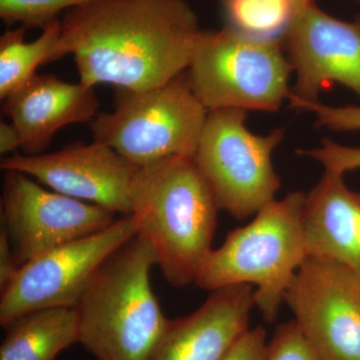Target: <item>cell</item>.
<instances>
[{"label":"cell","mask_w":360,"mask_h":360,"mask_svg":"<svg viewBox=\"0 0 360 360\" xmlns=\"http://www.w3.org/2000/svg\"><path fill=\"white\" fill-rule=\"evenodd\" d=\"M60 21L63 54L75 58L79 82L135 91L186 71L203 30L186 0H99Z\"/></svg>","instance_id":"cell-1"},{"label":"cell","mask_w":360,"mask_h":360,"mask_svg":"<svg viewBox=\"0 0 360 360\" xmlns=\"http://www.w3.org/2000/svg\"><path fill=\"white\" fill-rule=\"evenodd\" d=\"M217 200L193 158L175 156L141 167L131 189L139 233L155 250L168 283H195L212 252Z\"/></svg>","instance_id":"cell-2"},{"label":"cell","mask_w":360,"mask_h":360,"mask_svg":"<svg viewBox=\"0 0 360 360\" xmlns=\"http://www.w3.org/2000/svg\"><path fill=\"white\" fill-rule=\"evenodd\" d=\"M155 250L137 234L97 270L75 309L79 343L96 360H153L170 319L150 284Z\"/></svg>","instance_id":"cell-3"},{"label":"cell","mask_w":360,"mask_h":360,"mask_svg":"<svg viewBox=\"0 0 360 360\" xmlns=\"http://www.w3.org/2000/svg\"><path fill=\"white\" fill-rule=\"evenodd\" d=\"M305 198L302 191L288 193L265 205L245 226L229 232L224 245L208 255L194 283L210 291L253 284L255 307L267 323H274L291 279L307 257Z\"/></svg>","instance_id":"cell-4"},{"label":"cell","mask_w":360,"mask_h":360,"mask_svg":"<svg viewBox=\"0 0 360 360\" xmlns=\"http://www.w3.org/2000/svg\"><path fill=\"white\" fill-rule=\"evenodd\" d=\"M292 71L281 37H251L227 25L202 30L187 75L208 111L276 112L291 94Z\"/></svg>","instance_id":"cell-5"},{"label":"cell","mask_w":360,"mask_h":360,"mask_svg":"<svg viewBox=\"0 0 360 360\" xmlns=\"http://www.w3.org/2000/svg\"><path fill=\"white\" fill-rule=\"evenodd\" d=\"M115 108L90 122L94 141L115 149L136 167L175 156L193 158L208 110L187 70L153 89H116Z\"/></svg>","instance_id":"cell-6"},{"label":"cell","mask_w":360,"mask_h":360,"mask_svg":"<svg viewBox=\"0 0 360 360\" xmlns=\"http://www.w3.org/2000/svg\"><path fill=\"white\" fill-rule=\"evenodd\" d=\"M248 111H208L193 160L212 188L219 210L243 220L276 200L281 180L272 153L283 141L284 129L266 135L245 125Z\"/></svg>","instance_id":"cell-7"},{"label":"cell","mask_w":360,"mask_h":360,"mask_svg":"<svg viewBox=\"0 0 360 360\" xmlns=\"http://www.w3.org/2000/svg\"><path fill=\"white\" fill-rule=\"evenodd\" d=\"M139 233L134 215H123L103 231L54 248L21 266L1 290L2 328L37 310L75 307L97 270Z\"/></svg>","instance_id":"cell-8"},{"label":"cell","mask_w":360,"mask_h":360,"mask_svg":"<svg viewBox=\"0 0 360 360\" xmlns=\"http://www.w3.org/2000/svg\"><path fill=\"white\" fill-rule=\"evenodd\" d=\"M283 302L321 360H360V274L333 260L307 257Z\"/></svg>","instance_id":"cell-9"},{"label":"cell","mask_w":360,"mask_h":360,"mask_svg":"<svg viewBox=\"0 0 360 360\" xmlns=\"http://www.w3.org/2000/svg\"><path fill=\"white\" fill-rule=\"evenodd\" d=\"M1 219L20 267L116 220L110 210L46 191L18 170H4Z\"/></svg>","instance_id":"cell-10"},{"label":"cell","mask_w":360,"mask_h":360,"mask_svg":"<svg viewBox=\"0 0 360 360\" xmlns=\"http://www.w3.org/2000/svg\"><path fill=\"white\" fill-rule=\"evenodd\" d=\"M0 168L23 172L56 193L115 214H131L132 184L139 167L105 144L75 142L52 153H15L2 158Z\"/></svg>","instance_id":"cell-11"},{"label":"cell","mask_w":360,"mask_h":360,"mask_svg":"<svg viewBox=\"0 0 360 360\" xmlns=\"http://www.w3.org/2000/svg\"><path fill=\"white\" fill-rule=\"evenodd\" d=\"M281 39L296 73L291 94L317 101L321 91L340 84L360 97V18L338 20L311 1L296 9Z\"/></svg>","instance_id":"cell-12"},{"label":"cell","mask_w":360,"mask_h":360,"mask_svg":"<svg viewBox=\"0 0 360 360\" xmlns=\"http://www.w3.org/2000/svg\"><path fill=\"white\" fill-rule=\"evenodd\" d=\"M2 101L1 111L20 135L25 155H40L66 125L91 122L99 113L94 87L54 75H35Z\"/></svg>","instance_id":"cell-13"},{"label":"cell","mask_w":360,"mask_h":360,"mask_svg":"<svg viewBox=\"0 0 360 360\" xmlns=\"http://www.w3.org/2000/svg\"><path fill=\"white\" fill-rule=\"evenodd\" d=\"M255 288L236 284L212 291L186 317L170 319L153 360H222L250 329Z\"/></svg>","instance_id":"cell-14"},{"label":"cell","mask_w":360,"mask_h":360,"mask_svg":"<svg viewBox=\"0 0 360 360\" xmlns=\"http://www.w3.org/2000/svg\"><path fill=\"white\" fill-rule=\"evenodd\" d=\"M343 174L326 169L305 198L302 231L307 257L333 260L360 274V193Z\"/></svg>","instance_id":"cell-15"},{"label":"cell","mask_w":360,"mask_h":360,"mask_svg":"<svg viewBox=\"0 0 360 360\" xmlns=\"http://www.w3.org/2000/svg\"><path fill=\"white\" fill-rule=\"evenodd\" d=\"M0 360H56L63 350L79 343L75 307H51L23 315L6 328Z\"/></svg>","instance_id":"cell-16"},{"label":"cell","mask_w":360,"mask_h":360,"mask_svg":"<svg viewBox=\"0 0 360 360\" xmlns=\"http://www.w3.org/2000/svg\"><path fill=\"white\" fill-rule=\"evenodd\" d=\"M26 30L25 26L8 27L0 37L1 101L32 79L40 65L63 58L60 20L45 26L33 41L25 42Z\"/></svg>","instance_id":"cell-17"},{"label":"cell","mask_w":360,"mask_h":360,"mask_svg":"<svg viewBox=\"0 0 360 360\" xmlns=\"http://www.w3.org/2000/svg\"><path fill=\"white\" fill-rule=\"evenodd\" d=\"M229 25L239 32L262 37H281L295 13L292 0H225Z\"/></svg>","instance_id":"cell-18"},{"label":"cell","mask_w":360,"mask_h":360,"mask_svg":"<svg viewBox=\"0 0 360 360\" xmlns=\"http://www.w3.org/2000/svg\"><path fill=\"white\" fill-rule=\"evenodd\" d=\"M96 1L99 0H0V18L8 27L20 23L27 30H44L60 20V14Z\"/></svg>","instance_id":"cell-19"},{"label":"cell","mask_w":360,"mask_h":360,"mask_svg":"<svg viewBox=\"0 0 360 360\" xmlns=\"http://www.w3.org/2000/svg\"><path fill=\"white\" fill-rule=\"evenodd\" d=\"M292 110L307 111L315 116V125L333 131L360 130V106H329L321 101H303L291 94L288 97Z\"/></svg>","instance_id":"cell-20"},{"label":"cell","mask_w":360,"mask_h":360,"mask_svg":"<svg viewBox=\"0 0 360 360\" xmlns=\"http://www.w3.org/2000/svg\"><path fill=\"white\" fill-rule=\"evenodd\" d=\"M265 360H321L295 321L281 324L267 345Z\"/></svg>","instance_id":"cell-21"},{"label":"cell","mask_w":360,"mask_h":360,"mask_svg":"<svg viewBox=\"0 0 360 360\" xmlns=\"http://www.w3.org/2000/svg\"><path fill=\"white\" fill-rule=\"evenodd\" d=\"M297 153L319 161L324 169L335 170L341 174L360 168V148L341 146L329 139L322 141L321 148L300 149Z\"/></svg>","instance_id":"cell-22"},{"label":"cell","mask_w":360,"mask_h":360,"mask_svg":"<svg viewBox=\"0 0 360 360\" xmlns=\"http://www.w3.org/2000/svg\"><path fill=\"white\" fill-rule=\"evenodd\" d=\"M266 333L262 326L250 328L222 360H265L267 352Z\"/></svg>","instance_id":"cell-23"},{"label":"cell","mask_w":360,"mask_h":360,"mask_svg":"<svg viewBox=\"0 0 360 360\" xmlns=\"http://www.w3.org/2000/svg\"><path fill=\"white\" fill-rule=\"evenodd\" d=\"M20 267L16 264L13 246L6 231H0V288L4 290L15 277Z\"/></svg>","instance_id":"cell-24"},{"label":"cell","mask_w":360,"mask_h":360,"mask_svg":"<svg viewBox=\"0 0 360 360\" xmlns=\"http://www.w3.org/2000/svg\"><path fill=\"white\" fill-rule=\"evenodd\" d=\"M21 148L20 135L13 123L0 122V153H15Z\"/></svg>","instance_id":"cell-25"},{"label":"cell","mask_w":360,"mask_h":360,"mask_svg":"<svg viewBox=\"0 0 360 360\" xmlns=\"http://www.w3.org/2000/svg\"><path fill=\"white\" fill-rule=\"evenodd\" d=\"M293 4H295V9L300 8V7H302L307 6V4H310L311 1H314V0H292Z\"/></svg>","instance_id":"cell-26"},{"label":"cell","mask_w":360,"mask_h":360,"mask_svg":"<svg viewBox=\"0 0 360 360\" xmlns=\"http://www.w3.org/2000/svg\"><path fill=\"white\" fill-rule=\"evenodd\" d=\"M220 2H221V4H224V2L225 1V0H219Z\"/></svg>","instance_id":"cell-27"}]
</instances>
